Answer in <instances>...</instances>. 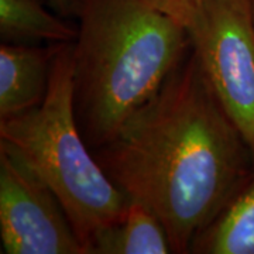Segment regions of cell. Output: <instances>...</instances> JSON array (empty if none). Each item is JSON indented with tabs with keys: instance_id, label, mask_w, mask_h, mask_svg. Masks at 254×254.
Returning <instances> with one entry per match:
<instances>
[{
	"instance_id": "6da1fadb",
	"label": "cell",
	"mask_w": 254,
	"mask_h": 254,
	"mask_svg": "<svg viewBox=\"0 0 254 254\" xmlns=\"http://www.w3.org/2000/svg\"><path fill=\"white\" fill-rule=\"evenodd\" d=\"M96 158L119 190L158 216L173 253H190L254 170L192 50Z\"/></svg>"
},
{
	"instance_id": "7a4b0ae2",
	"label": "cell",
	"mask_w": 254,
	"mask_h": 254,
	"mask_svg": "<svg viewBox=\"0 0 254 254\" xmlns=\"http://www.w3.org/2000/svg\"><path fill=\"white\" fill-rule=\"evenodd\" d=\"M73 41V102L91 148L113 140L185 61L187 26L150 0H85Z\"/></svg>"
},
{
	"instance_id": "3957f363",
	"label": "cell",
	"mask_w": 254,
	"mask_h": 254,
	"mask_svg": "<svg viewBox=\"0 0 254 254\" xmlns=\"http://www.w3.org/2000/svg\"><path fill=\"white\" fill-rule=\"evenodd\" d=\"M73 43L55 58L46 99L0 120V143L16 151L61 202L85 252L98 232L123 216L128 196L92 155L73 102Z\"/></svg>"
},
{
	"instance_id": "277c9868",
	"label": "cell",
	"mask_w": 254,
	"mask_h": 254,
	"mask_svg": "<svg viewBox=\"0 0 254 254\" xmlns=\"http://www.w3.org/2000/svg\"><path fill=\"white\" fill-rule=\"evenodd\" d=\"M187 28L209 86L254 161L253 0H205Z\"/></svg>"
},
{
	"instance_id": "5b68a950",
	"label": "cell",
	"mask_w": 254,
	"mask_h": 254,
	"mask_svg": "<svg viewBox=\"0 0 254 254\" xmlns=\"http://www.w3.org/2000/svg\"><path fill=\"white\" fill-rule=\"evenodd\" d=\"M0 239L6 254H86L61 202L0 143Z\"/></svg>"
},
{
	"instance_id": "8992f818",
	"label": "cell",
	"mask_w": 254,
	"mask_h": 254,
	"mask_svg": "<svg viewBox=\"0 0 254 254\" xmlns=\"http://www.w3.org/2000/svg\"><path fill=\"white\" fill-rule=\"evenodd\" d=\"M61 44L3 43L0 47V120L34 109L46 99Z\"/></svg>"
},
{
	"instance_id": "52a82bcc",
	"label": "cell",
	"mask_w": 254,
	"mask_h": 254,
	"mask_svg": "<svg viewBox=\"0 0 254 254\" xmlns=\"http://www.w3.org/2000/svg\"><path fill=\"white\" fill-rule=\"evenodd\" d=\"M173 253L165 227L144 203L130 199L123 216L98 232L88 245V254Z\"/></svg>"
},
{
	"instance_id": "ba28073f",
	"label": "cell",
	"mask_w": 254,
	"mask_h": 254,
	"mask_svg": "<svg viewBox=\"0 0 254 254\" xmlns=\"http://www.w3.org/2000/svg\"><path fill=\"white\" fill-rule=\"evenodd\" d=\"M190 253L254 254V171L195 237Z\"/></svg>"
},
{
	"instance_id": "9c48e42d",
	"label": "cell",
	"mask_w": 254,
	"mask_h": 254,
	"mask_svg": "<svg viewBox=\"0 0 254 254\" xmlns=\"http://www.w3.org/2000/svg\"><path fill=\"white\" fill-rule=\"evenodd\" d=\"M0 36L3 43H73L78 28L47 10L44 0H0Z\"/></svg>"
},
{
	"instance_id": "30bf717a",
	"label": "cell",
	"mask_w": 254,
	"mask_h": 254,
	"mask_svg": "<svg viewBox=\"0 0 254 254\" xmlns=\"http://www.w3.org/2000/svg\"><path fill=\"white\" fill-rule=\"evenodd\" d=\"M150 1L154 3L158 9L181 21L184 26H188L205 0H150Z\"/></svg>"
},
{
	"instance_id": "8fae6325",
	"label": "cell",
	"mask_w": 254,
	"mask_h": 254,
	"mask_svg": "<svg viewBox=\"0 0 254 254\" xmlns=\"http://www.w3.org/2000/svg\"><path fill=\"white\" fill-rule=\"evenodd\" d=\"M47 4L64 18L79 17L85 0H46Z\"/></svg>"
},
{
	"instance_id": "7c38bea8",
	"label": "cell",
	"mask_w": 254,
	"mask_h": 254,
	"mask_svg": "<svg viewBox=\"0 0 254 254\" xmlns=\"http://www.w3.org/2000/svg\"><path fill=\"white\" fill-rule=\"evenodd\" d=\"M253 10H254V0H253Z\"/></svg>"
}]
</instances>
